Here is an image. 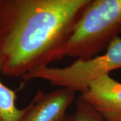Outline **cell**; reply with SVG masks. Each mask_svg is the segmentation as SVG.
Returning <instances> with one entry per match:
<instances>
[{
	"mask_svg": "<svg viewBox=\"0 0 121 121\" xmlns=\"http://www.w3.org/2000/svg\"><path fill=\"white\" fill-rule=\"evenodd\" d=\"M121 34V0H90L62 51V57L88 60Z\"/></svg>",
	"mask_w": 121,
	"mask_h": 121,
	"instance_id": "7a4b0ae2",
	"label": "cell"
},
{
	"mask_svg": "<svg viewBox=\"0 0 121 121\" xmlns=\"http://www.w3.org/2000/svg\"><path fill=\"white\" fill-rule=\"evenodd\" d=\"M90 0H0L1 73L23 78L62 57Z\"/></svg>",
	"mask_w": 121,
	"mask_h": 121,
	"instance_id": "6da1fadb",
	"label": "cell"
},
{
	"mask_svg": "<svg viewBox=\"0 0 121 121\" xmlns=\"http://www.w3.org/2000/svg\"><path fill=\"white\" fill-rule=\"evenodd\" d=\"M75 94L65 87L47 93L38 91L20 121H71L67 110L75 100Z\"/></svg>",
	"mask_w": 121,
	"mask_h": 121,
	"instance_id": "277c9868",
	"label": "cell"
},
{
	"mask_svg": "<svg viewBox=\"0 0 121 121\" xmlns=\"http://www.w3.org/2000/svg\"><path fill=\"white\" fill-rule=\"evenodd\" d=\"M71 121H105L99 113L79 97L75 102V110Z\"/></svg>",
	"mask_w": 121,
	"mask_h": 121,
	"instance_id": "52a82bcc",
	"label": "cell"
},
{
	"mask_svg": "<svg viewBox=\"0 0 121 121\" xmlns=\"http://www.w3.org/2000/svg\"><path fill=\"white\" fill-rule=\"evenodd\" d=\"M79 97L96 110L105 121H121V82L110 74L91 82Z\"/></svg>",
	"mask_w": 121,
	"mask_h": 121,
	"instance_id": "5b68a950",
	"label": "cell"
},
{
	"mask_svg": "<svg viewBox=\"0 0 121 121\" xmlns=\"http://www.w3.org/2000/svg\"><path fill=\"white\" fill-rule=\"evenodd\" d=\"M121 69V38L117 36L106 52L88 60H74L64 67L46 66L29 72L23 77L25 82L40 79L51 86L68 88L82 93L91 82L115 69Z\"/></svg>",
	"mask_w": 121,
	"mask_h": 121,
	"instance_id": "3957f363",
	"label": "cell"
},
{
	"mask_svg": "<svg viewBox=\"0 0 121 121\" xmlns=\"http://www.w3.org/2000/svg\"><path fill=\"white\" fill-rule=\"evenodd\" d=\"M1 68L0 61V73ZM16 100V92L5 86L0 79V121H21L25 112V108H17Z\"/></svg>",
	"mask_w": 121,
	"mask_h": 121,
	"instance_id": "8992f818",
	"label": "cell"
}]
</instances>
